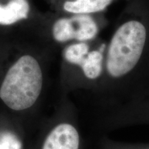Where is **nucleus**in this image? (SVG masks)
Returning <instances> with one entry per match:
<instances>
[{"mask_svg":"<svg viewBox=\"0 0 149 149\" xmlns=\"http://www.w3.org/2000/svg\"><path fill=\"white\" fill-rule=\"evenodd\" d=\"M147 37L146 24L129 3L106 45L103 77L97 90L113 92L130 86L144 53Z\"/></svg>","mask_w":149,"mask_h":149,"instance_id":"nucleus-1","label":"nucleus"},{"mask_svg":"<svg viewBox=\"0 0 149 149\" xmlns=\"http://www.w3.org/2000/svg\"><path fill=\"white\" fill-rule=\"evenodd\" d=\"M44 81V71L40 61L33 55L24 54L6 74L0 87V99L14 111L31 109L40 97Z\"/></svg>","mask_w":149,"mask_h":149,"instance_id":"nucleus-2","label":"nucleus"},{"mask_svg":"<svg viewBox=\"0 0 149 149\" xmlns=\"http://www.w3.org/2000/svg\"><path fill=\"white\" fill-rule=\"evenodd\" d=\"M107 44L73 42L63 48V77L70 90L90 88L97 90L103 77Z\"/></svg>","mask_w":149,"mask_h":149,"instance_id":"nucleus-3","label":"nucleus"},{"mask_svg":"<svg viewBox=\"0 0 149 149\" xmlns=\"http://www.w3.org/2000/svg\"><path fill=\"white\" fill-rule=\"evenodd\" d=\"M50 28L54 42L64 46L73 42H91L97 40L107 24L104 13L96 15L59 14Z\"/></svg>","mask_w":149,"mask_h":149,"instance_id":"nucleus-4","label":"nucleus"},{"mask_svg":"<svg viewBox=\"0 0 149 149\" xmlns=\"http://www.w3.org/2000/svg\"><path fill=\"white\" fill-rule=\"evenodd\" d=\"M79 133L73 124L68 121L54 126L44 140L42 149H79Z\"/></svg>","mask_w":149,"mask_h":149,"instance_id":"nucleus-5","label":"nucleus"},{"mask_svg":"<svg viewBox=\"0 0 149 149\" xmlns=\"http://www.w3.org/2000/svg\"><path fill=\"white\" fill-rule=\"evenodd\" d=\"M122 0H51L59 14L64 15L104 13L110 6Z\"/></svg>","mask_w":149,"mask_h":149,"instance_id":"nucleus-6","label":"nucleus"},{"mask_svg":"<svg viewBox=\"0 0 149 149\" xmlns=\"http://www.w3.org/2000/svg\"><path fill=\"white\" fill-rule=\"evenodd\" d=\"M31 12L28 0H10L5 6L0 5V24L11 25L27 19Z\"/></svg>","mask_w":149,"mask_h":149,"instance_id":"nucleus-7","label":"nucleus"},{"mask_svg":"<svg viewBox=\"0 0 149 149\" xmlns=\"http://www.w3.org/2000/svg\"><path fill=\"white\" fill-rule=\"evenodd\" d=\"M0 149H22V144L14 133L4 131L0 133Z\"/></svg>","mask_w":149,"mask_h":149,"instance_id":"nucleus-8","label":"nucleus"}]
</instances>
